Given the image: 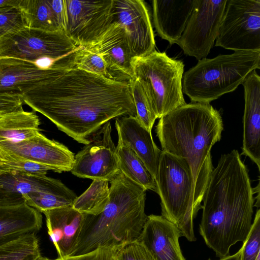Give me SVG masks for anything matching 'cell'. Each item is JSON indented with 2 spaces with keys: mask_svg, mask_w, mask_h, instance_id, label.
I'll return each instance as SVG.
<instances>
[{
  "mask_svg": "<svg viewBox=\"0 0 260 260\" xmlns=\"http://www.w3.org/2000/svg\"><path fill=\"white\" fill-rule=\"evenodd\" d=\"M88 48L102 56L111 80L129 83L135 78L133 63L136 58L118 24L111 23L99 41Z\"/></svg>",
  "mask_w": 260,
  "mask_h": 260,
  "instance_id": "obj_15",
  "label": "cell"
},
{
  "mask_svg": "<svg viewBox=\"0 0 260 260\" xmlns=\"http://www.w3.org/2000/svg\"><path fill=\"white\" fill-rule=\"evenodd\" d=\"M122 246L99 247L90 252L80 255L58 257L54 259L44 257L42 260H115L116 254Z\"/></svg>",
  "mask_w": 260,
  "mask_h": 260,
  "instance_id": "obj_35",
  "label": "cell"
},
{
  "mask_svg": "<svg viewBox=\"0 0 260 260\" xmlns=\"http://www.w3.org/2000/svg\"><path fill=\"white\" fill-rule=\"evenodd\" d=\"M255 260H260V253L257 255V256Z\"/></svg>",
  "mask_w": 260,
  "mask_h": 260,
  "instance_id": "obj_42",
  "label": "cell"
},
{
  "mask_svg": "<svg viewBox=\"0 0 260 260\" xmlns=\"http://www.w3.org/2000/svg\"><path fill=\"white\" fill-rule=\"evenodd\" d=\"M3 115V114H0V118L2 116V115Z\"/></svg>",
  "mask_w": 260,
  "mask_h": 260,
  "instance_id": "obj_43",
  "label": "cell"
},
{
  "mask_svg": "<svg viewBox=\"0 0 260 260\" xmlns=\"http://www.w3.org/2000/svg\"><path fill=\"white\" fill-rule=\"evenodd\" d=\"M65 34L77 46L88 48L95 44L108 28L113 0H65Z\"/></svg>",
  "mask_w": 260,
  "mask_h": 260,
  "instance_id": "obj_11",
  "label": "cell"
},
{
  "mask_svg": "<svg viewBox=\"0 0 260 260\" xmlns=\"http://www.w3.org/2000/svg\"><path fill=\"white\" fill-rule=\"evenodd\" d=\"M5 172H9L8 168L5 165H0V174Z\"/></svg>",
  "mask_w": 260,
  "mask_h": 260,
  "instance_id": "obj_41",
  "label": "cell"
},
{
  "mask_svg": "<svg viewBox=\"0 0 260 260\" xmlns=\"http://www.w3.org/2000/svg\"><path fill=\"white\" fill-rule=\"evenodd\" d=\"M42 219L41 213L26 202L0 206V246L37 234L42 226Z\"/></svg>",
  "mask_w": 260,
  "mask_h": 260,
  "instance_id": "obj_22",
  "label": "cell"
},
{
  "mask_svg": "<svg viewBox=\"0 0 260 260\" xmlns=\"http://www.w3.org/2000/svg\"><path fill=\"white\" fill-rule=\"evenodd\" d=\"M245 108L243 118V145L241 155L250 158L260 169V76L254 70L242 84Z\"/></svg>",
  "mask_w": 260,
  "mask_h": 260,
  "instance_id": "obj_17",
  "label": "cell"
},
{
  "mask_svg": "<svg viewBox=\"0 0 260 260\" xmlns=\"http://www.w3.org/2000/svg\"><path fill=\"white\" fill-rule=\"evenodd\" d=\"M112 23L124 30L135 58L145 57L155 50L154 32L149 13L142 0H113Z\"/></svg>",
  "mask_w": 260,
  "mask_h": 260,
  "instance_id": "obj_13",
  "label": "cell"
},
{
  "mask_svg": "<svg viewBox=\"0 0 260 260\" xmlns=\"http://www.w3.org/2000/svg\"><path fill=\"white\" fill-rule=\"evenodd\" d=\"M161 216L173 223L181 236L196 241L193 219L200 210L194 198L191 171L185 159L161 151L155 179Z\"/></svg>",
  "mask_w": 260,
  "mask_h": 260,
  "instance_id": "obj_6",
  "label": "cell"
},
{
  "mask_svg": "<svg viewBox=\"0 0 260 260\" xmlns=\"http://www.w3.org/2000/svg\"><path fill=\"white\" fill-rule=\"evenodd\" d=\"M109 183L107 205L97 215L85 214L78 240L69 255L84 254L99 247L122 246L139 239L147 219L146 190L120 171Z\"/></svg>",
  "mask_w": 260,
  "mask_h": 260,
  "instance_id": "obj_4",
  "label": "cell"
},
{
  "mask_svg": "<svg viewBox=\"0 0 260 260\" xmlns=\"http://www.w3.org/2000/svg\"><path fill=\"white\" fill-rule=\"evenodd\" d=\"M40 121L35 111L23 108L3 114L0 118V143L18 142L35 136L40 132Z\"/></svg>",
  "mask_w": 260,
  "mask_h": 260,
  "instance_id": "obj_23",
  "label": "cell"
},
{
  "mask_svg": "<svg viewBox=\"0 0 260 260\" xmlns=\"http://www.w3.org/2000/svg\"><path fill=\"white\" fill-rule=\"evenodd\" d=\"M120 171L129 180L146 190L156 193L154 178L137 155L124 144L118 142L116 146Z\"/></svg>",
  "mask_w": 260,
  "mask_h": 260,
  "instance_id": "obj_24",
  "label": "cell"
},
{
  "mask_svg": "<svg viewBox=\"0 0 260 260\" xmlns=\"http://www.w3.org/2000/svg\"><path fill=\"white\" fill-rule=\"evenodd\" d=\"M254 189L248 170L236 149L221 155L203 197L199 232L217 257L230 255L232 246L248 235Z\"/></svg>",
  "mask_w": 260,
  "mask_h": 260,
  "instance_id": "obj_2",
  "label": "cell"
},
{
  "mask_svg": "<svg viewBox=\"0 0 260 260\" xmlns=\"http://www.w3.org/2000/svg\"><path fill=\"white\" fill-rule=\"evenodd\" d=\"M227 0H194L191 15L176 44L198 60L206 58L219 32Z\"/></svg>",
  "mask_w": 260,
  "mask_h": 260,
  "instance_id": "obj_10",
  "label": "cell"
},
{
  "mask_svg": "<svg viewBox=\"0 0 260 260\" xmlns=\"http://www.w3.org/2000/svg\"><path fill=\"white\" fill-rule=\"evenodd\" d=\"M241 250L240 249L233 255H229L222 258H220L219 260H240ZM210 260V259H209Z\"/></svg>",
  "mask_w": 260,
  "mask_h": 260,
  "instance_id": "obj_40",
  "label": "cell"
},
{
  "mask_svg": "<svg viewBox=\"0 0 260 260\" xmlns=\"http://www.w3.org/2000/svg\"><path fill=\"white\" fill-rule=\"evenodd\" d=\"M194 0H153V22L157 35L177 43L192 13Z\"/></svg>",
  "mask_w": 260,
  "mask_h": 260,
  "instance_id": "obj_21",
  "label": "cell"
},
{
  "mask_svg": "<svg viewBox=\"0 0 260 260\" xmlns=\"http://www.w3.org/2000/svg\"><path fill=\"white\" fill-rule=\"evenodd\" d=\"M74 68L92 73L111 80L103 58L97 52L90 48L82 47L78 52L75 57Z\"/></svg>",
  "mask_w": 260,
  "mask_h": 260,
  "instance_id": "obj_30",
  "label": "cell"
},
{
  "mask_svg": "<svg viewBox=\"0 0 260 260\" xmlns=\"http://www.w3.org/2000/svg\"><path fill=\"white\" fill-rule=\"evenodd\" d=\"M119 171L116 147L111 137V125L108 122L75 155L71 172L79 178L110 181Z\"/></svg>",
  "mask_w": 260,
  "mask_h": 260,
  "instance_id": "obj_12",
  "label": "cell"
},
{
  "mask_svg": "<svg viewBox=\"0 0 260 260\" xmlns=\"http://www.w3.org/2000/svg\"><path fill=\"white\" fill-rule=\"evenodd\" d=\"M115 260H154L147 247L137 240L122 246L117 251Z\"/></svg>",
  "mask_w": 260,
  "mask_h": 260,
  "instance_id": "obj_33",
  "label": "cell"
},
{
  "mask_svg": "<svg viewBox=\"0 0 260 260\" xmlns=\"http://www.w3.org/2000/svg\"><path fill=\"white\" fill-rule=\"evenodd\" d=\"M48 234L58 257L70 255L78 240L85 214L72 206L44 211Z\"/></svg>",
  "mask_w": 260,
  "mask_h": 260,
  "instance_id": "obj_20",
  "label": "cell"
},
{
  "mask_svg": "<svg viewBox=\"0 0 260 260\" xmlns=\"http://www.w3.org/2000/svg\"><path fill=\"white\" fill-rule=\"evenodd\" d=\"M180 232L161 215L151 214L143 227L139 240L154 260H186L180 249Z\"/></svg>",
  "mask_w": 260,
  "mask_h": 260,
  "instance_id": "obj_18",
  "label": "cell"
},
{
  "mask_svg": "<svg viewBox=\"0 0 260 260\" xmlns=\"http://www.w3.org/2000/svg\"><path fill=\"white\" fill-rule=\"evenodd\" d=\"M23 103L19 96L0 94V114H5L23 108Z\"/></svg>",
  "mask_w": 260,
  "mask_h": 260,
  "instance_id": "obj_37",
  "label": "cell"
},
{
  "mask_svg": "<svg viewBox=\"0 0 260 260\" xmlns=\"http://www.w3.org/2000/svg\"><path fill=\"white\" fill-rule=\"evenodd\" d=\"M215 45L260 51V0H227Z\"/></svg>",
  "mask_w": 260,
  "mask_h": 260,
  "instance_id": "obj_9",
  "label": "cell"
},
{
  "mask_svg": "<svg viewBox=\"0 0 260 260\" xmlns=\"http://www.w3.org/2000/svg\"><path fill=\"white\" fill-rule=\"evenodd\" d=\"M14 159V156L0 149V165H6L9 168V163Z\"/></svg>",
  "mask_w": 260,
  "mask_h": 260,
  "instance_id": "obj_38",
  "label": "cell"
},
{
  "mask_svg": "<svg viewBox=\"0 0 260 260\" xmlns=\"http://www.w3.org/2000/svg\"><path fill=\"white\" fill-rule=\"evenodd\" d=\"M24 27L22 15L18 6L0 10V38Z\"/></svg>",
  "mask_w": 260,
  "mask_h": 260,
  "instance_id": "obj_32",
  "label": "cell"
},
{
  "mask_svg": "<svg viewBox=\"0 0 260 260\" xmlns=\"http://www.w3.org/2000/svg\"><path fill=\"white\" fill-rule=\"evenodd\" d=\"M162 150L186 159L192 175L195 203L201 204L214 169L211 151L221 139L222 117L210 104H185L159 118L155 127Z\"/></svg>",
  "mask_w": 260,
  "mask_h": 260,
  "instance_id": "obj_3",
  "label": "cell"
},
{
  "mask_svg": "<svg viewBox=\"0 0 260 260\" xmlns=\"http://www.w3.org/2000/svg\"><path fill=\"white\" fill-rule=\"evenodd\" d=\"M21 99L60 131L85 145L110 120L137 116L129 83L76 68L57 69L50 79Z\"/></svg>",
  "mask_w": 260,
  "mask_h": 260,
  "instance_id": "obj_1",
  "label": "cell"
},
{
  "mask_svg": "<svg viewBox=\"0 0 260 260\" xmlns=\"http://www.w3.org/2000/svg\"><path fill=\"white\" fill-rule=\"evenodd\" d=\"M37 234L0 246V260H42Z\"/></svg>",
  "mask_w": 260,
  "mask_h": 260,
  "instance_id": "obj_28",
  "label": "cell"
},
{
  "mask_svg": "<svg viewBox=\"0 0 260 260\" xmlns=\"http://www.w3.org/2000/svg\"><path fill=\"white\" fill-rule=\"evenodd\" d=\"M184 67L182 61L156 50L135 59L134 77L141 85L157 118L186 104L182 91Z\"/></svg>",
  "mask_w": 260,
  "mask_h": 260,
  "instance_id": "obj_7",
  "label": "cell"
},
{
  "mask_svg": "<svg viewBox=\"0 0 260 260\" xmlns=\"http://www.w3.org/2000/svg\"><path fill=\"white\" fill-rule=\"evenodd\" d=\"M77 46L65 32L49 31L24 27L0 38V58L12 57L35 63L49 58L74 67Z\"/></svg>",
  "mask_w": 260,
  "mask_h": 260,
  "instance_id": "obj_8",
  "label": "cell"
},
{
  "mask_svg": "<svg viewBox=\"0 0 260 260\" xmlns=\"http://www.w3.org/2000/svg\"><path fill=\"white\" fill-rule=\"evenodd\" d=\"M115 126L118 142L124 144L137 155L155 180L161 150L154 143L151 132L141 124L136 116L118 117Z\"/></svg>",
  "mask_w": 260,
  "mask_h": 260,
  "instance_id": "obj_19",
  "label": "cell"
},
{
  "mask_svg": "<svg viewBox=\"0 0 260 260\" xmlns=\"http://www.w3.org/2000/svg\"><path fill=\"white\" fill-rule=\"evenodd\" d=\"M109 181L93 180L89 187L77 197L72 207L85 214L97 215L105 209L109 200Z\"/></svg>",
  "mask_w": 260,
  "mask_h": 260,
  "instance_id": "obj_26",
  "label": "cell"
},
{
  "mask_svg": "<svg viewBox=\"0 0 260 260\" xmlns=\"http://www.w3.org/2000/svg\"><path fill=\"white\" fill-rule=\"evenodd\" d=\"M57 69H42L35 63L12 57L0 58V94L21 96L50 79Z\"/></svg>",
  "mask_w": 260,
  "mask_h": 260,
  "instance_id": "obj_16",
  "label": "cell"
},
{
  "mask_svg": "<svg viewBox=\"0 0 260 260\" xmlns=\"http://www.w3.org/2000/svg\"><path fill=\"white\" fill-rule=\"evenodd\" d=\"M20 0H0V10L18 6Z\"/></svg>",
  "mask_w": 260,
  "mask_h": 260,
  "instance_id": "obj_39",
  "label": "cell"
},
{
  "mask_svg": "<svg viewBox=\"0 0 260 260\" xmlns=\"http://www.w3.org/2000/svg\"><path fill=\"white\" fill-rule=\"evenodd\" d=\"M240 260H255L260 253V210L256 211L246 239L241 248Z\"/></svg>",
  "mask_w": 260,
  "mask_h": 260,
  "instance_id": "obj_31",
  "label": "cell"
},
{
  "mask_svg": "<svg viewBox=\"0 0 260 260\" xmlns=\"http://www.w3.org/2000/svg\"><path fill=\"white\" fill-rule=\"evenodd\" d=\"M59 30L65 32L67 25V9L65 0H49Z\"/></svg>",
  "mask_w": 260,
  "mask_h": 260,
  "instance_id": "obj_36",
  "label": "cell"
},
{
  "mask_svg": "<svg viewBox=\"0 0 260 260\" xmlns=\"http://www.w3.org/2000/svg\"><path fill=\"white\" fill-rule=\"evenodd\" d=\"M25 27L49 31H60L49 0H20Z\"/></svg>",
  "mask_w": 260,
  "mask_h": 260,
  "instance_id": "obj_25",
  "label": "cell"
},
{
  "mask_svg": "<svg viewBox=\"0 0 260 260\" xmlns=\"http://www.w3.org/2000/svg\"><path fill=\"white\" fill-rule=\"evenodd\" d=\"M129 84L136 107V117L141 124L151 132L157 117L140 82L134 78Z\"/></svg>",
  "mask_w": 260,
  "mask_h": 260,
  "instance_id": "obj_29",
  "label": "cell"
},
{
  "mask_svg": "<svg viewBox=\"0 0 260 260\" xmlns=\"http://www.w3.org/2000/svg\"><path fill=\"white\" fill-rule=\"evenodd\" d=\"M22 196L27 205L41 213L71 206L77 198L76 194L67 186L54 190L30 192Z\"/></svg>",
  "mask_w": 260,
  "mask_h": 260,
  "instance_id": "obj_27",
  "label": "cell"
},
{
  "mask_svg": "<svg viewBox=\"0 0 260 260\" xmlns=\"http://www.w3.org/2000/svg\"><path fill=\"white\" fill-rule=\"evenodd\" d=\"M260 68V51H235L199 60L183 74V93L191 102L207 103L234 91L247 76Z\"/></svg>",
  "mask_w": 260,
  "mask_h": 260,
  "instance_id": "obj_5",
  "label": "cell"
},
{
  "mask_svg": "<svg viewBox=\"0 0 260 260\" xmlns=\"http://www.w3.org/2000/svg\"><path fill=\"white\" fill-rule=\"evenodd\" d=\"M0 149L17 157L51 168L57 173L71 171L75 154L62 143L39 132L29 139L18 142L0 143Z\"/></svg>",
  "mask_w": 260,
  "mask_h": 260,
  "instance_id": "obj_14",
  "label": "cell"
},
{
  "mask_svg": "<svg viewBox=\"0 0 260 260\" xmlns=\"http://www.w3.org/2000/svg\"><path fill=\"white\" fill-rule=\"evenodd\" d=\"M15 159L10 162L9 165L10 172L30 175L45 176L49 171H53V169L49 167L15 156Z\"/></svg>",
  "mask_w": 260,
  "mask_h": 260,
  "instance_id": "obj_34",
  "label": "cell"
}]
</instances>
